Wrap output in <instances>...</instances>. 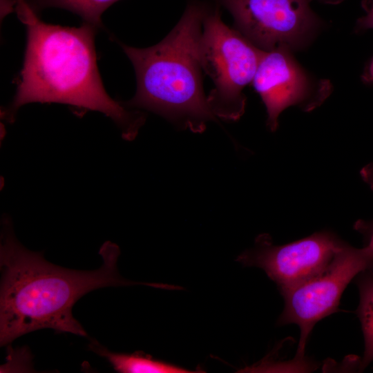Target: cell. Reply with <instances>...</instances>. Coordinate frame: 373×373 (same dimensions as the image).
I'll return each instance as SVG.
<instances>
[{"label":"cell","instance_id":"obj_1","mask_svg":"<svg viewBox=\"0 0 373 373\" xmlns=\"http://www.w3.org/2000/svg\"><path fill=\"white\" fill-rule=\"evenodd\" d=\"M15 11L25 25L27 42L14 99L5 115L12 120L19 108L32 103H61L79 113L99 111L117 125L122 136L133 140L145 121L106 93L97 68L96 27L83 23L65 27L41 21L26 0H16Z\"/></svg>","mask_w":373,"mask_h":373},{"label":"cell","instance_id":"obj_2","mask_svg":"<svg viewBox=\"0 0 373 373\" xmlns=\"http://www.w3.org/2000/svg\"><path fill=\"white\" fill-rule=\"evenodd\" d=\"M119 253L118 246L108 241L99 249L103 264L98 269H66L23 247L15 236L10 221L4 220L0 245L1 345L44 328L86 336V331L72 314L73 307L84 294L111 286L159 287V283L122 278L117 268Z\"/></svg>","mask_w":373,"mask_h":373},{"label":"cell","instance_id":"obj_3","mask_svg":"<svg viewBox=\"0 0 373 373\" xmlns=\"http://www.w3.org/2000/svg\"><path fill=\"white\" fill-rule=\"evenodd\" d=\"M207 10L190 3L170 32L144 48L120 43L135 72L134 97L125 105L160 115L178 127L202 133L215 120L203 88L200 40Z\"/></svg>","mask_w":373,"mask_h":373},{"label":"cell","instance_id":"obj_4","mask_svg":"<svg viewBox=\"0 0 373 373\" xmlns=\"http://www.w3.org/2000/svg\"><path fill=\"white\" fill-rule=\"evenodd\" d=\"M263 50L237 30L226 25L218 8L206 12L202 23L200 55L202 68L213 83L207 95L216 117L235 122L244 114L243 91L252 83Z\"/></svg>","mask_w":373,"mask_h":373},{"label":"cell","instance_id":"obj_5","mask_svg":"<svg viewBox=\"0 0 373 373\" xmlns=\"http://www.w3.org/2000/svg\"><path fill=\"white\" fill-rule=\"evenodd\" d=\"M373 272V250L345 242L328 267L306 283L282 293L285 307L278 323L296 324L300 336L298 356L302 357L317 322L336 312L343 292L361 272Z\"/></svg>","mask_w":373,"mask_h":373},{"label":"cell","instance_id":"obj_6","mask_svg":"<svg viewBox=\"0 0 373 373\" xmlns=\"http://www.w3.org/2000/svg\"><path fill=\"white\" fill-rule=\"evenodd\" d=\"M232 15L237 30L263 51L286 46L307 47L322 26L312 0H219Z\"/></svg>","mask_w":373,"mask_h":373},{"label":"cell","instance_id":"obj_7","mask_svg":"<svg viewBox=\"0 0 373 373\" xmlns=\"http://www.w3.org/2000/svg\"><path fill=\"white\" fill-rule=\"evenodd\" d=\"M293 52L286 46L263 51L251 83L265 106L271 131H276L279 115L286 108L296 106L310 112L332 92L331 82L305 69Z\"/></svg>","mask_w":373,"mask_h":373},{"label":"cell","instance_id":"obj_8","mask_svg":"<svg viewBox=\"0 0 373 373\" xmlns=\"http://www.w3.org/2000/svg\"><path fill=\"white\" fill-rule=\"evenodd\" d=\"M345 242L334 233L323 231L293 242L275 245L270 236L264 233L237 260L263 269L282 293L323 272Z\"/></svg>","mask_w":373,"mask_h":373},{"label":"cell","instance_id":"obj_9","mask_svg":"<svg viewBox=\"0 0 373 373\" xmlns=\"http://www.w3.org/2000/svg\"><path fill=\"white\" fill-rule=\"evenodd\" d=\"M92 351L106 358L114 370L121 373H191L182 367L153 358L142 352L133 354L115 353L108 350L96 341L89 345Z\"/></svg>","mask_w":373,"mask_h":373},{"label":"cell","instance_id":"obj_10","mask_svg":"<svg viewBox=\"0 0 373 373\" xmlns=\"http://www.w3.org/2000/svg\"><path fill=\"white\" fill-rule=\"evenodd\" d=\"M355 282L359 291L357 315L364 338V352L360 363L361 370H363L373 361V272H361Z\"/></svg>","mask_w":373,"mask_h":373},{"label":"cell","instance_id":"obj_11","mask_svg":"<svg viewBox=\"0 0 373 373\" xmlns=\"http://www.w3.org/2000/svg\"><path fill=\"white\" fill-rule=\"evenodd\" d=\"M34 11L48 8L67 10L79 15L84 23L99 28L102 15L112 4L119 0H26Z\"/></svg>","mask_w":373,"mask_h":373},{"label":"cell","instance_id":"obj_12","mask_svg":"<svg viewBox=\"0 0 373 373\" xmlns=\"http://www.w3.org/2000/svg\"><path fill=\"white\" fill-rule=\"evenodd\" d=\"M354 228L363 236L365 246L373 250V220H358L354 223Z\"/></svg>","mask_w":373,"mask_h":373},{"label":"cell","instance_id":"obj_13","mask_svg":"<svg viewBox=\"0 0 373 373\" xmlns=\"http://www.w3.org/2000/svg\"><path fill=\"white\" fill-rule=\"evenodd\" d=\"M356 28L359 30L373 29V0L366 8V14L358 19Z\"/></svg>","mask_w":373,"mask_h":373},{"label":"cell","instance_id":"obj_14","mask_svg":"<svg viewBox=\"0 0 373 373\" xmlns=\"http://www.w3.org/2000/svg\"><path fill=\"white\" fill-rule=\"evenodd\" d=\"M360 175L363 180L373 190V163H370L363 166Z\"/></svg>","mask_w":373,"mask_h":373},{"label":"cell","instance_id":"obj_15","mask_svg":"<svg viewBox=\"0 0 373 373\" xmlns=\"http://www.w3.org/2000/svg\"><path fill=\"white\" fill-rule=\"evenodd\" d=\"M363 79L365 82L373 83V57L365 69Z\"/></svg>","mask_w":373,"mask_h":373},{"label":"cell","instance_id":"obj_16","mask_svg":"<svg viewBox=\"0 0 373 373\" xmlns=\"http://www.w3.org/2000/svg\"><path fill=\"white\" fill-rule=\"evenodd\" d=\"M319 1L326 4H338L344 0H318Z\"/></svg>","mask_w":373,"mask_h":373}]
</instances>
